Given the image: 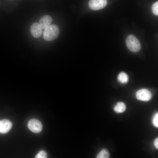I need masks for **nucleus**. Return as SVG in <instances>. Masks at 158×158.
Wrapping results in <instances>:
<instances>
[{
  "instance_id": "obj_1",
  "label": "nucleus",
  "mask_w": 158,
  "mask_h": 158,
  "mask_svg": "<svg viewBox=\"0 0 158 158\" xmlns=\"http://www.w3.org/2000/svg\"><path fill=\"white\" fill-rule=\"evenodd\" d=\"M59 32V28L57 25H51L44 29L43 32V38L47 41H53L58 37Z\"/></svg>"
},
{
  "instance_id": "obj_2",
  "label": "nucleus",
  "mask_w": 158,
  "mask_h": 158,
  "mask_svg": "<svg viewBox=\"0 0 158 158\" xmlns=\"http://www.w3.org/2000/svg\"><path fill=\"white\" fill-rule=\"evenodd\" d=\"M126 44L128 48L133 52H138L141 49V45L140 41L133 35H130L127 37Z\"/></svg>"
},
{
  "instance_id": "obj_3",
  "label": "nucleus",
  "mask_w": 158,
  "mask_h": 158,
  "mask_svg": "<svg viewBox=\"0 0 158 158\" xmlns=\"http://www.w3.org/2000/svg\"><path fill=\"white\" fill-rule=\"evenodd\" d=\"M27 126L29 129L35 133H40L42 129L41 122L36 118L30 119L28 123Z\"/></svg>"
},
{
  "instance_id": "obj_4",
  "label": "nucleus",
  "mask_w": 158,
  "mask_h": 158,
  "mask_svg": "<svg viewBox=\"0 0 158 158\" xmlns=\"http://www.w3.org/2000/svg\"><path fill=\"white\" fill-rule=\"evenodd\" d=\"M137 99L144 101H147L150 99L152 97L151 92L148 90L142 89L138 90L136 93Z\"/></svg>"
},
{
  "instance_id": "obj_5",
  "label": "nucleus",
  "mask_w": 158,
  "mask_h": 158,
  "mask_svg": "<svg viewBox=\"0 0 158 158\" xmlns=\"http://www.w3.org/2000/svg\"><path fill=\"white\" fill-rule=\"evenodd\" d=\"M107 4V1L106 0H91L89 1L88 5L91 9L97 10L105 7Z\"/></svg>"
},
{
  "instance_id": "obj_6",
  "label": "nucleus",
  "mask_w": 158,
  "mask_h": 158,
  "mask_svg": "<svg viewBox=\"0 0 158 158\" xmlns=\"http://www.w3.org/2000/svg\"><path fill=\"white\" fill-rule=\"evenodd\" d=\"M12 126L11 121L7 119H3L0 121V133L4 134L8 132Z\"/></svg>"
},
{
  "instance_id": "obj_7",
  "label": "nucleus",
  "mask_w": 158,
  "mask_h": 158,
  "mask_svg": "<svg viewBox=\"0 0 158 158\" xmlns=\"http://www.w3.org/2000/svg\"><path fill=\"white\" fill-rule=\"evenodd\" d=\"M30 30L32 36L35 38L40 37L42 32V29L37 23H34L31 26Z\"/></svg>"
},
{
  "instance_id": "obj_8",
  "label": "nucleus",
  "mask_w": 158,
  "mask_h": 158,
  "mask_svg": "<svg viewBox=\"0 0 158 158\" xmlns=\"http://www.w3.org/2000/svg\"><path fill=\"white\" fill-rule=\"evenodd\" d=\"M52 18L48 15H45L42 16L39 21V24L42 29H44L51 25Z\"/></svg>"
},
{
  "instance_id": "obj_9",
  "label": "nucleus",
  "mask_w": 158,
  "mask_h": 158,
  "mask_svg": "<svg viewBox=\"0 0 158 158\" xmlns=\"http://www.w3.org/2000/svg\"><path fill=\"white\" fill-rule=\"evenodd\" d=\"M126 107L125 104L122 102H118L114 107V111L117 113H121L126 110Z\"/></svg>"
},
{
  "instance_id": "obj_10",
  "label": "nucleus",
  "mask_w": 158,
  "mask_h": 158,
  "mask_svg": "<svg viewBox=\"0 0 158 158\" xmlns=\"http://www.w3.org/2000/svg\"><path fill=\"white\" fill-rule=\"evenodd\" d=\"M117 79L120 83H126L128 81V77L127 74L122 72L119 73L118 75Z\"/></svg>"
},
{
  "instance_id": "obj_11",
  "label": "nucleus",
  "mask_w": 158,
  "mask_h": 158,
  "mask_svg": "<svg viewBox=\"0 0 158 158\" xmlns=\"http://www.w3.org/2000/svg\"><path fill=\"white\" fill-rule=\"evenodd\" d=\"M110 153L108 150L106 148L102 149L98 154L96 158H109Z\"/></svg>"
},
{
  "instance_id": "obj_12",
  "label": "nucleus",
  "mask_w": 158,
  "mask_h": 158,
  "mask_svg": "<svg viewBox=\"0 0 158 158\" xmlns=\"http://www.w3.org/2000/svg\"><path fill=\"white\" fill-rule=\"evenodd\" d=\"M152 11L154 14L158 15V1H157L153 4L152 6Z\"/></svg>"
},
{
  "instance_id": "obj_13",
  "label": "nucleus",
  "mask_w": 158,
  "mask_h": 158,
  "mask_svg": "<svg viewBox=\"0 0 158 158\" xmlns=\"http://www.w3.org/2000/svg\"><path fill=\"white\" fill-rule=\"evenodd\" d=\"M47 155L46 152L41 150L35 156L34 158H47Z\"/></svg>"
},
{
  "instance_id": "obj_14",
  "label": "nucleus",
  "mask_w": 158,
  "mask_h": 158,
  "mask_svg": "<svg viewBox=\"0 0 158 158\" xmlns=\"http://www.w3.org/2000/svg\"><path fill=\"white\" fill-rule=\"evenodd\" d=\"M153 123L156 127H158V114L157 113L154 115L153 120Z\"/></svg>"
},
{
  "instance_id": "obj_15",
  "label": "nucleus",
  "mask_w": 158,
  "mask_h": 158,
  "mask_svg": "<svg viewBox=\"0 0 158 158\" xmlns=\"http://www.w3.org/2000/svg\"><path fill=\"white\" fill-rule=\"evenodd\" d=\"M154 145L156 149L158 148V138H157L154 142Z\"/></svg>"
}]
</instances>
